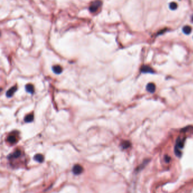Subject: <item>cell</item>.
I'll list each match as a JSON object with an SVG mask.
<instances>
[{"label":"cell","mask_w":193,"mask_h":193,"mask_svg":"<svg viewBox=\"0 0 193 193\" xmlns=\"http://www.w3.org/2000/svg\"><path fill=\"white\" fill-rule=\"evenodd\" d=\"M102 5V2L100 0H96L94 2H91L89 10L91 13H95L98 10L100 9V7Z\"/></svg>","instance_id":"7a4b0ae2"},{"label":"cell","mask_w":193,"mask_h":193,"mask_svg":"<svg viewBox=\"0 0 193 193\" xmlns=\"http://www.w3.org/2000/svg\"><path fill=\"white\" fill-rule=\"evenodd\" d=\"M52 70H53V72L57 74H61L62 72V68L60 65H55L53 66L52 68Z\"/></svg>","instance_id":"5b68a950"},{"label":"cell","mask_w":193,"mask_h":193,"mask_svg":"<svg viewBox=\"0 0 193 193\" xmlns=\"http://www.w3.org/2000/svg\"><path fill=\"white\" fill-rule=\"evenodd\" d=\"M26 91H27L28 92L30 93V94H33L34 92V87L33 85L31 84H28L26 85Z\"/></svg>","instance_id":"9c48e42d"},{"label":"cell","mask_w":193,"mask_h":193,"mask_svg":"<svg viewBox=\"0 0 193 193\" xmlns=\"http://www.w3.org/2000/svg\"><path fill=\"white\" fill-rule=\"evenodd\" d=\"M191 31V28L189 26H185L183 28V32L185 34H190Z\"/></svg>","instance_id":"4fadbf2b"},{"label":"cell","mask_w":193,"mask_h":193,"mask_svg":"<svg viewBox=\"0 0 193 193\" xmlns=\"http://www.w3.org/2000/svg\"><path fill=\"white\" fill-rule=\"evenodd\" d=\"M147 90L148 91V92L150 93H153L155 91V89H156V87H155V85L153 84V83H148L147 84V86L146 87Z\"/></svg>","instance_id":"277c9868"},{"label":"cell","mask_w":193,"mask_h":193,"mask_svg":"<svg viewBox=\"0 0 193 193\" xmlns=\"http://www.w3.org/2000/svg\"><path fill=\"white\" fill-rule=\"evenodd\" d=\"M129 145H130V143L128 142H125L122 143V147H123V148H127V147H129Z\"/></svg>","instance_id":"9a60e30c"},{"label":"cell","mask_w":193,"mask_h":193,"mask_svg":"<svg viewBox=\"0 0 193 193\" xmlns=\"http://www.w3.org/2000/svg\"><path fill=\"white\" fill-rule=\"evenodd\" d=\"M177 7V4L176 2H171L169 5V8L172 10L176 9Z\"/></svg>","instance_id":"5bb4252c"},{"label":"cell","mask_w":193,"mask_h":193,"mask_svg":"<svg viewBox=\"0 0 193 193\" xmlns=\"http://www.w3.org/2000/svg\"><path fill=\"white\" fill-rule=\"evenodd\" d=\"M34 120V116L33 114H30L26 116L25 118H24V121L26 122H32Z\"/></svg>","instance_id":"8fae6325"},{"label":"cell","mask_w":193,"mask_h":193,"mask_svg":"<svg viewBox=\"0 0 193 193\" xmlns=\"http://www.w3.org/2000/svg\"><path fill=\"white\" fill-rule=\"evenodd\" d=\"M192 20H193V18H192Z\"/></svg>","instance_id":"2e32d148"},{"label":"cell","mask_w":193,"mask_h":193,"mask_svg":"<svg viewBox=\"0 0 193 193\" xmlns=\"http://www.w3.org/2000/svg\"><path fill=\"white\" fill-rule=\"evenodd\" d=\"M7 140L10 143L15 144L16 142H17V138L15 135H10V136L8 137Z\"/></svg>","instance_id":"ba28073f"},{"label":"cell","mask_w":193,"mask_h":193,"mask_svg":"<svg viewBox=\"0 0 193 193\" xmlns=\"http://www.w3.org/2000/svg\"><path fill=\"white\" fill-rule=\"evenodd\" d=\"M21 151H17L13 153V154L11 155L10 158H13V159L18 158H19V157L21 156Z\"/></svg>","instance_id":"7c38bea8"},{"label":"cell","mask_w":193,"mask_h":193,"mask_svg":"<svg viewBox=\"0 0 193 193\" xmlns=\"http://www.w3.org/2000/svg\"><path fill=\"white\" fill-rule=\"evenodd\" d=\"M83 167L81 165H80L78 164V165H76L74 166L73 169V171L74 173L75 174H80L82 172H83Z\"/></svg>","instance_id":"3957f363"},{"label":"cell","mask_w":193,"mask_h":193,"mask_svg":"<svg viewBox=\"0 0 193 193\" xmlns=\"http://www.w3.org/2000/svg\"><path fill=\"white\" fill-rule=\"evenodd\" d=\"M34 159L39 163H41L44 160V157L41 154H37L34 157Z\"/></svg>","instance_id":"30bf717a"},{"label":"cell","mask_w":193,"mask_h":193,"mask_svg":"<svg viewBox=\"0 0 193 193\" xmlns=\"http://www.w3.org/2000/svg\"><path fill=\"white\" fill-rule=\"evenodd\" d=\"M185 139L182 138H179L177 139L176 141V146H175L174 148V152L176 155L177 156H181V150H182L184 147V143H185Z\"/></svg>","instance_id":"6da1fadb"},{"label":"cell","mask_w":193,"mask_h":193,"mask_svg":"<svg viewBox=\"0 0 193 193\" xmlns=\"http://www.w3.org/2000/svg\"><path fill=\"white\" fill-rule=\"evenodd\" d=\"M17 87L16 86H14V87H11L10 89H9V90L7 91V92H6V96H7L8 97H11V96L14 95L15 92L17 91Z\"/></svg>","instance_id":"8992f818"},{"label":"cell","mask_w":193,"mask_h":193,"mask_svg":"<svg viewBox=\"0 0 193 193\" xmlns=\"http://www.w3.org/2000/svg\"><path fill=\"white\" fill-rule=\"evenodd\" d=\"M142 72H143L144 73H153V70L152 69L150 68V67L148 66H143L142 68L141 69Z\"/></svg>","instance_id":"52a82bcc"}]
</instances>
